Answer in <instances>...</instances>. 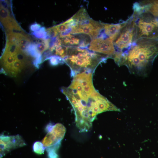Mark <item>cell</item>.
<instances>
[{
    "mask_svg": "<svg viewBox=\"0 0 158 158\" xmlns=\"http://www.w3.org/2000/svg\"><path fill=\"white\" fill-rule=\"evenodd\" d=\"M61 91L73 109L76 126L81 132L90 130L98 114L108 111H120L95 89L92 73L77 74L73 77L70 85L62 87Z\"/></svg>",
    "mask_w": 158,
    "mask_h": 158,
    "instance_id": "cell-1",
    "label": "cell"
},
{
    "mask_svg": "<svg viewBox=\"0 0 158 158\" xmlns=\"http://www.w3.org/2000/svg\"><path fill=\"white\" fill-rule=\"evenodd\" d=\"M158 54V40L141 38L123 52L117 54L115 63L125 65L131 73L146 75Z\"/></svg>",
    "mask_w": 158,
    "mask_h": 158,
    "instance_id": "cell-2",
    "label": "cell"
},
{
    "mask_svg": "<svg viewBox=\"0 0 158 158\" xmlns=\"http://www.w3.org/2000/svg\"><path fill=\"white\" fill-rule=\"evenodd\" d=\"M65 62L71 69V76L86 71L92 73L97 65L107 58L97 54L87 48L67 47Z\"/></svg>",
    "mask_w": 158,
    "mask_h": 158,
    "instance_id": "cell-3",
    "label": "cell"
},
{
    "mask_svg": "<svg viewBox=\"0 0 158 158\" xmlns=\"http://www.w3.org/2000/svg\"><path fill=\"white\" fill-rule=\"evenodd\" d=\"M133 12L130 17L136 30L135 40L141 38L158 40V20L144 10L138 2L134 4Z\"/></svg>",
    "mask_w": 158,
    "mask_h": 158,
    "instance_id": "cell-4",
    "label": "cell"
},
{
    "mask_svg": "<svg viewBox=\"0 0 158 158\" xmlns=\"http://www.w3.org/2000/svg\"><path fill=\"white\" fill-rule=\"evenodd\" d=\"M48 132L42 140L49 158H58L56 152L66 131L64 126L60 123L50 126Z\"/></svg>",
    "mask_w": 158,
    "mask_h": 158,
    "instance_id": "cell-5",
    "label": "cell"
},
{
    "mask_svg": "<svg viewBox=\"0 0 158 158\" xmlns=\"http://www.w3.org/2000/svg\"><path fill=\"white\" fill-rule=\"evenodd\" d=\"M75 20L77 24L72 29L71 32V34H83L87 35L93 40L98 37L103 30L102 23L92 19L88 14Z\"/></svg>",
    "mask_w": 158,
    "mask_h": 158,
    "instance_id": "cell-6",
    "label": "cell"
},
{
    "mask_svg": "<svg viewBox=\"0 0 158 158\" xmlns=\"http://www.w3.org/2000/svg\"><path fill=\"white\" fill-rule=\"evenodd\" d=\"M136 30L135 25L130 18L113 42L116 53L122 52L128 49L135 40Z\"/></svg>",
    "mask_w": 158,
    "mask_h": 158,
    "instance_id": "cell-7",
    "label": "cell"
},
{
    "mask_svg": "<svg viewBox=\"0 0 158 158\" xmlns=\"http://www.w3.org/2000/svg\"><path fill=\"white\" fill-rule=\"evenodd\" d=\"M88 49L91 51L101 53L107 58L113 59L116 53L113 42L100 37L92 40Z\"/></svg>",
    "mask_w": 158,
    "mask_h": 158,
    "instance_id": "cell-8",
    "label": "cell"
},
{
    "mask_svg": "<svg viewBox=\"0 0 158 158\" xmlns=\"http://www.w3.org/2000/svg\"><path fill=\"white\" fill-rule=\"evenodd\" d=\"M58 36L61 44L66 47L88 48L92 40L89 35L83 34H69L63 36Z\"/></svg>",
    "mask_w": 158,
    "mask_h": 158,
    "instance_id": "cell-9",
    "label": "cell"
},
{
    "mask_svg": "<svg viewBox=\"0 0 158 158\" xmlns=\"http://www.w3.org/2000/svg\"><path fill=\"white\" fill-rule=\"evenodd\" d=\"M0 157L4 156L13 150L26 145L22 137L19 135L0 137Z\"/></svg>",
    "mask_w": 158,
    "mask_h": 158,
    "instance_id": "cell-10",
    "label": "cell"
},
{
    "mask_svg": "<svg viewBox=\"0 0 158 158\" xmlns=\"http://www.w3.org/2000/svg\"><path fill=\"white\" fill-rule=\"evenodd\" d=\"M127 20L116 24H108L102 23L103 27V35L105 39L112 42L116 40L122 28L126 24Z\"/></svg>",
    "mask_w": 158,
    "mask_h": 158,
    "instance_id": "cell-11",
    "label": "cell"
},
{
    "mask_svg": "<svg viewBox=\"0 0 158 158\" xmlns=\"http://www.w3.org/2000/svg\"><path fill=\"white\" fill-rule=\"evenodd\" d=\"M0 20L7 30H10L13 27V23L14 19L11 17L7 9L0 5Z\"/></svg>",
    "mask_w": 158,
    "mask_h": 158,
    "instance_id": "cell-12",
    "label": "cell"
},
{
    "mask_svg": "<svg viewBox=\"0 0 158 158\" xmlns=\"http://www.w3.org/2000/svg\"><path fill=\"white\" fill-rule=\"evenodd\" d=\"M142 8L153 16L158 17V0L143 1L139 2Z\"/></svg>",
    "mask_w": 158,
    "mask_h": 158,
    "instance_id": "cell-13",
    "label": "cell"
},
{
    "mask_svg": "<svg viewBox=\"0 0 158 158\" xmlns=\"http://www.w3.org/2000/svg\"><path fill=\"white\" fill-rule=\"evenodd\" d=\"M1 62L3 67V69L7 73H9L11 68L12 65L16 59V56H13L6 53L2 54Z\"/></svg>",
    "mask_w": 158,
    "mask_h": 158,
    "instance_id": "cell-14",
    "label": "cell"
},
{
    "mask_svg": "<svg viewBox=\"0 0 158 158\" xmlns=\"http://www.w3.org/2000/svg\"><path fill=\"white\" fill-rule=\"evenodd\" d=\"M25 65L17 59L13 63L9 74L13 76H16L19 73Z\"/></svg>",
    "mask_w": 158,
    "mask_h": 158,
    "instance_id": "cell-15",
    "label": "cell"
},
{
    "mask_svg": "<svg viewBox=\"0 0 158 158\" xmlns=\"http://www.w3.org/2000/svg\"><path fill=\"white\" fill-rule=\"evenodd\" d=\"M18 49V47L16 44L7 40L6 46L3 51V54L6 53L13 56H16Z\"/></svg>",
    "mask_w": 158,
    "mask_h": 158,
    "instance_id": "cell-16",
    "label": "cell"
},
{
    "mask_svg": "<svg viewBox=\"0 0 158 158\" xmlns=\"http://www.w3.org/2000/svg\"><path fill=\"white\" fill-rule=\"evenodd\" d=\"M26 54L27 55L30 56L35 59L41 55L37 49L36 44L32 43L27 45Z\"/></svg>",
    "mask_w": 158,
    "mask_h": 158,
    "instance_id": "cell-17",
    "label": "cell"
},
{
    "mask_svg": "<svg viewBox=\"0 0 158 158\" xmlns=\"http://www.w3.org/2000/svg\"><path fill=\"white\" fill-rule=\"evenodd\" d=\"M50 64L52 66H56L61 64L64 63V61L63 58L56 55H53L50 56L48 59Z\"/></svg>",
    "mask_w": 158,
    "mask_h": 158,
    "instance_id": "cell-18",
    "label": "cell"
},
{
    "mask_svg": "<svg viewBox=\"0 0 158 158\" xmlns=\"http://www.w3.org/2000/svg\"><path fill=\"white\" fill-rule=\"evenodd\" d=\"M45 148L42 142L37 141L34 143L33 149L35 153L38 154L44 153Z\"/></svg>",
    "mask_w": 158,
    "mask_h": 158,
    "instance_id": "cell-19",
    "label": "cell"
},
{
    "mask_svg": "<svg viewBox=\"0 0 158 158\" xmlns=\"http://www.w3.org/2000/svg\"><path fill=\"white\" fill-rule=\"evenodd\" d=\"M32 35L37 39H45L47 36V32L45 27H42L39 30L32 32Z\"/></svg>",
    "mask_w": 158,
    "mask_h": 158,
    "instance_id": "cell-20",
    "label": "cell"
},
{
    "mask_svg": "<svg viewBox=\"0 0 158 158\" xmlns=\"http://www.w3.org/2000/svg\"><path fill=\"white\" fill-rule=\"evenodd\" d=\"M42 62V55H41L35 59L33 61V64L35 67L38 68Z\"/></svg>",
    "mask_w": 158,
    "mask_h": 158,
    "instance_id": "cell-21",
    "label": "cell"
},
{
    "mask_svg": "<svg viewBox=\"0 0 158 158\" xmlns=\"http://www.w3.org/2000/svg\"><path fill=\"white\" fill-rule=\"evenodd\" d=\"M41 28V25L35 22L31 25L30 28L31 30L33 32L38 30Z\"/></svg>",
    "mask_w": 158,
    "mask_h": 158,
    "instance_id": "cell-22",
    "label": "cell"
}]
</instances>
